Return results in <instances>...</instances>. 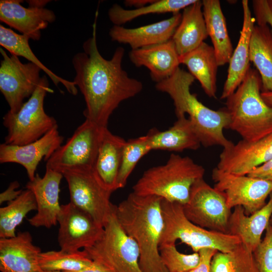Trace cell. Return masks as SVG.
<instances>
[{
	"mask_svg": "<svg viewBox=\"0 0 272 272\" xmlns=\"http://www.w3.org/2000/svg\"><path fill=\"white\" fill-rule=\"evenodd\" d=\"M43 272H61V271H43Z\"/></svg>",
	"mask_w": 272,
	"mask_h": 272,
	"instance_id": "obj_48",
	"label": "cell"
},
{
	"mask_svg": "<svg viewBox=\"0 0 272 272\" xmlns=\"http://www.w3.org/2000/svg\"><path fill=\"white\" fill-rule=\"evenodd\" d=\"M212 179L214 188L225 197L228 208L231 210L242 207L246 215H251L266 204V200L272 192V182L248 175H236L215 168Z\"/></svg>",
	"mask_w": 272,
	"mask_h": 272,
	"instance_id": "obj_11",
	"label": "cell"
},
{
	"mask_svg": "<svg viewBox=\"0 0 272 272\" xmlns=\"http://www.w3.org/2000/svg\"><path fill=\"white\" fill-rule=\"evenodd\" d=\"M196 0H155L151 4L138 9H124L117 4H114L108 10L110 21L116 26H121L139 17L150 14L179 13L181 10L192 4Z\"/></svg>",
	"mask_w": 272,
	"mask_h": 272,
	"instance_id": "obj_31",
	"label": "cell"
},
{
	"mask_svg": "<svg viewBox=\"0 0 272 272\" xmlns=\"http://www.w3.org/2000/svg\"><path fill=\"white\" fill-rule=\"evenodd\" d=\"M96 22L91 37L83 44V52L74 55L76 72L73 81L82 94L86 104V119L107 127L110 116L123 101L140 93L142 83L130 78L122 67L124 49L117 47L111 59L104 58L97 45Z\"/></svg>",
	"mask_w": 272,
	"mask_h": 272,
	"instance_id": "obj_1",
	"label": "cell"
},
{
	"mask_svg": "<svg viewBox=\"0 0 272 272\" xmlns=\"http://www.w3.org/2000/svg\"><path fill=\"white\" fill-rule=\"evenodd\" d=\"M159 252L162 262L169 272H188L195 268L200 261L198 252L181 253L175 244L161 245Z\"/></svg>",
	"mask_w": 272,
	"mask_h": 272,
	"instance_id": "obj_36",
	"label": "cell"
},
{
	"mask_svg": "<svg viewBox=\"0 0 272 272\" xmlns=\"http://www.w3.org/2000/svg\"><path fill=\"white\" fill-rule=\"evenodd\" d=\"M105 127L86 119L46 161V168L64 170L93 169Z\"/></svg>",
	"mask_w": 272,
	"mask_h": 272,
	"instance_id": "obj_9",
	"label": "cell"
},
{
	"mask_svg": "<svg viewBox=\"0 0 272 272\" xmlns=\"http://www.w3.org/2000/svg\"><path fill=\"white\" fill-rule=\"evenodd\" d=\"M57 223L58 243L60 250L67 252L89 247L103 230L89 214L70 202L61 205Z\"/></svg>",
	"mask_w": 272,
	"mask_h": 272,
	"instance_id": "obj_14",
	"label": "cell"
},
{
	"mask_svg": "<svg viewBox=\"0 0 272 272\" xmlns=\"http://www.w3.org/2000/svg\"><path fill=\"white\" fill-rule=\"evenodd\" d=\"M37 210V204L33 192L29 189L23 190L15 199L0 208V238H11L16 234L19 226L31 211Z\"/></svg>",
	"mask_w": 272,
	"mask_h": 272,
	"instance_id": "obj_32",
	"label": "cell"
},
{
	"mask_svg": "<svg viewBox=\"0 0 272 272\" xmlns=\"http://www.w3.org/2000/svg\"><path fill=\"white\" fill-rule=\"evenodd\" d=\"M270 221H271V222H270V224L272 225V217H271V219H270Z\"/></svg>",
	"mask_w": 272,
	"mask_h": 272,
	"instance_id": "obj_47",
	"label": "cell"
},
{
	"mask_svg": "<svg viewBox=\"0 0 272 272\" xmlns=\"http://www.w3.org/2000/svg\"><path fill=\"white\" fill-rule=\"evenodd\" d=\"M152 150L147 134L126 141L117 178L118 188H123L138 162Z\"/></svg>",
	"mask_w": 272,
	"mask_h": 272,
	"instance_id": "obj_35",
	"label": "cell"
},
{
	"mask_svg": "<svg viewBox=\"0 0 272 272\" xmlns=\"http://www.w3.org/2000/svg\"><path fill=\"white\" fill-rule=\"evenodd\" d=\"M267 3L268 7L269 8V9L272 13V0H267Z\"/></svg>",
	"mask_w": 272,
	"mask_h": 272,
	"instance_id": "obj_46",
	"label": "cell"
},
{
	"mask_svg": "<svg viewBox=\"0 0 272 272\" xmlns=\"http://www.w3.org/2000/svg\"><path fill=\"white\" fill-rule=\"evenodd\" d=\"M47 93H52L45 76L32 95L20 109L13 113L9 111L3 116V125L8 129L5 143L25 145L33 142L57 125L55 119L48 115L44 109V100Z\"/></svg>",
	"mask_w": 272,
	"mask_h": 272,
	"instance_id": "obj_7",
	"label": "cell"
},
{
	"mask_svg": "<svg viewBox=\"0 0 272 272\" xmlns=\"http://www.w3.org/2000/svg\"><path fill=\"white\" fill-rule=\"evenodd\" d=\"M155 0H125L124 4L125 6L128 7H134L135 9L140 8L151 4L155 2Z\"/></svg>",
	"mask_w": 272,
	"mask_h": 272,
	"instance_id": "obj_43",
	"label": "cell"
},
{
	"mask_svg": "<svg viewBox=\"0 0 272 272\" xmlns=\"http://www.w3.org/2000/svg\"><path fill=\"white\" fill-rule=\"evenodd\" d=\"M253 253L258 272H272V225L270 223L263 239Z\"/></svg>",
	"mask_w": 272,
	"mask_h": 272,
	"instance_id": "obj_37",
	"label": "cell"
},
{
	"mask_svg": "<svg viewBox=\"0 0 272 272\" xmlns=\"http://www.w3.org/2000/svg\"><path fill=\"white\" fill-rule=\"evenodd\" d=\"M22 2L21 0H1L0 20L30 39L38 40L41 30L55 20V15L45 8H25L21 5Z\"/></svg>",
	"mask_w": 272,
	"mask_h": 272,
	"instance_id": "obj_18",
	"label": "cell"
},
{
	"mask_svg": "<svg viewBox=\"0 0 272 272\" xmlns=\"http://www.w3.org/2000/svg\"><path fill=\"white\" fill-rule=\"evenodd\" d=\"M202 11L208 36L214 49L219 66L229 62L233 52L226 21L219 0H203Z\"/></svg>",
	"mask_w": 272,
	"mask_h": 272,
	"instance_id": "obj_27",
	"label": "cell"
},
{
	"mask_svg": "<svg viewBox=\"0 0 272 272\" xmlns=\"http://www.w3.org/2000/svg\"><path fill=\"white\" fill-rule=\"evenodd\" d=\"M181 18L182 14L179 12L167 19L135 28L114 25L109 35L112 41L128 44L131 50L137 49L171 40Z\"/></svg>",
	"mask_w": 272,
	"mask_h": 272,
	"instance_id": "obj_20",
	"label": "cell"
},
{
	"mask_svg": "<svg viewBox=\"0 0 272 272\" xmlns=\"http://www.w3.org/2000/svg\"><path fill=\"white\" fill-rule=\"evenodd\" d=\"M218 250L205 248L199 251L200 261L198 265L193 269L188 272H210V265L212 259Z\"/></svg>",
	"mask_w": 272,
	"mask_h": 272,
	"instance_id": "obj_39",
	"label": "cell"
},
{
	"mask_svg": "<svg viewBox=\"0 0 272 272\" xmlns=\"http://www.w3.org/2000/svg\"><path fill=\"white\" fill-rule=\"evenodd\" d=\"M252 4L257 25L267 24L272 31V13L268 7L267 0H254Z\"/></svg>",
	"mask_w": 272,
	"mask_h": 272,
	"instance_id": "obj_38",
	"label": "cell"
},
{
	"mask_svg": "<svg viewBox=\"0 0 272 272\" xmlns=\"http://www.w3.org/2000/svg\"><path fill=\"white\" fill-rule=\"evenodd\" d=\"M28 6L36 8H44L45 6L50 2L49 1L33 0L27 1Z\"/></svg>",
	"mask_w": 272,
	"mask_h": 272,
	"instance_id": "obj_44",
	"label": "cell"
},
{
	"mask_svg": "<svg viewBox=\"0 0 272 272\" xmlns=\"http://www.w3.org/2000/svg\"><path fill=\"white\" fill-rule=\"evenodd\" d=\"M179 58L180 64L187 66L207 95L215 98L219 65L213 47L203 42L197 48Z\"/></svg>",
	"mask_w": 272,
	"mask_h": 272,
	"instance_id": "obj_28",
	"label": "cell"
},
{
	"mask_svg": "<svg viewBox=\"0 0 272 272\" xmlns=\"http://www.w3.org/2000/svg\"><path fill=\"white\" fill-rule=\"evenodd\" d=\"M125 143L124 139L113 134L107 127L104 128L93 170L104 186L112 192L118 189L117 178Z\"/></svg>",
	"mask_w": 272,
	"mask_h": 272,
	"instance_id": "obj_25",
	"label": "cell"
},
{
	"mask_svg": "<svg viewBox=\"0 0 272 272\" xmlns=\"http://www.w3.org/2000/svg\"><path fill=\"white\" fill-rule=\"evenodd\" d=\"M210 272H258L253 252L241 243L228 252L217 251L213 256Z\"/></svg>",
	"mask_w": 272,
	"mask_h": 272,
	"instance_id": "obj_34",
	"label": "cell"
},
{
	"mask_svg": "<svg viewBox=\"0 0 272 272\" xmlns=\"http://www.w3.org/2000/svg\"><path fill=\"white\" fill-rule=\"evenodd\" d=\"M0 65V91L7 102L10 112L15 113L22 107L38 86L42 70L32 63H22L18 56L8 55L2 47Z\"/></svg>",
	"mask_w": 272,
	"mask_h": 272,
	"instance_id": "obj_13",
	"label": "cell"
},
{
	"mask_svg": "<svg viewBox=\"0 0 272 272\" xmlns=\"http://www.w3.org/2000/svg\"><path fill=\"white\" fill-rule=\"evenodd\" d=\"M20 184L17 181H14L10 184L8 187L0 194L1 205L4 202H10L17 198L22 193L23 190H16Z\"/></svg>",
	"mask_w": 272,
	"mask_h": 272,
	"instance_id": "obj_40",
	"label": "cell"
},
{
	"mask_svg": "<svg viewBox=\"0 0 272 272\" xmlns=\"http://www.w3.org/2000/svg\"><path fill=\"white\" fill-rule=\"evenodd\" d=\"M249 57L260 76L261 92H272V31L267 24L254 25Z\"/></svg>",
	"mask_w": 272,
	"mask_h": 272,
	"instance_id": "obj_29",
	"label": "cell"
},
{
	"mask_svg": "<svg viewBox=\"0 0 272 272\" xmlns=\"http://www.w3.org/2000/svg\"><path fill=\"white\" fill-rule=\"evenodd\" d=\"M195 80L189 72L179 67L168 79L156 83L155 87L168 94L173 101L177 118L189 115L201 145L205 147L220 146L223 148L232 142L223 133L230 123L225 108L214 110L200 102L195 94L190 92V86Z\"/></svg>",
	"mask_w": 272,
	"mask_h": 272,
	"instance_id": "obj_3",
	"label": "cell"
},
{
	"mask_svg": "<svg viewBox=\"0 0 272 272\" xmlns=\"http://www.w3.org/2000/svg\"><path fill=\"white\" fill-rule=\"evenodd\" d=\"M147 134L152 150L181 152L185 150H196L201 145L190 120L185 116L177 118L167 130L160 131L155 128H152Z\"/></svg>",
	"mask_w": 272,
	"mask_h": 272,
	"instance_id": "obj_26",
	"label": "cell"
},
{
	"mask_svg": "<svg viewBox=\"0 0 272 272\" xmlns=\"http://www.w3.org/2000/svg\"><path fill=\"white\" fill-rule=\"evenodd\" d=\"M243 24L238 44L229 62L228 75L220 98L226 99L233 93L250 68L249 50L255 20L252 17L247 0L242 1Z\"/></svg>",
	"mask_w": 272,
	"mask_h": 272,
	"instance_id": "obj_22",
	"label": "cell"
},
{
	"mask_svg": "<svg viewBox=\"0 0 272 272\" xmlns=\"http://www.w3.org/2000/svg\"><path fill=\"white\" fill-rule=\"evenodd\" d=\"M70 272H113L102 264L93 261L91 264L84 268L76 271Z\"/></svg>",
	"mask_w": 272,
	"mask_h": 272,
	"instance_id": "obj_42",
	"label": "cell"
},
{
	"mask_svg": "<svg viewBox=\"0 0 272 272\" xmlns=\"http://www.w3.org/2000/svg\"><path fill=\"white\" fill-rule=\"evenodd\" d=\"M30 38L19 34L11 29L0 25V45L11 54L22 56L30 62L39 66L50 78L53 84L57 86L62 84L67 91L73 95L78 94V90L73 81L64 79L53 73L41 62L33 52L29 44Z\"/></svg>",
	"mask_w": 272,
	"mask_h": 272,
	"instance_id": "obj_30",
	"label": "cell"
},
{
	"mask_svg": "<svg viewBox=\"0 0 272 272\" xmlns=\"http://www.w3.org/2000/svg\"><path fill=\"white\" fill-rule=\"evenodd\" d=\"M63 139L57 125L38 140L25 145L1 144L0 163H14L22 165L29 180H33L39 162L43 158L46 162L62 144Z\"/></svg>",
	"mask_w": 272,
	"mask_h": 272,
	"instance_id": "obj_16",
	"label": "cell"
},
{
	"mask_svg": "<svg viewBox=\"0 0 272 272\" xmlns=\"http://www.w3.org/2000/svg\"><path fill=\"white\" fill-rule=\"evenodd\" d=\"M63 177L61 173L46 168L42 177L36 173L34 179L26 184V189L33 192L37 204L36 214L28 219L31 226L50 228L57 224L61 209L60 184Z\"/></svg>",
	"mask_w": 272,
	"mask_h": 272,
	"instance_id": "obj_17",
	"label": "cell"
},
{
	"mask_svg": "<svg viewBox=\"0 0 272 272\" xmlns=\"http://www.w3.org/2000/svg\"><path fill=\"white\" fill-rule=\"evenodd\" d=\"M261 95L265 102L272 107V92H261Z\"/></svg>",
	"mask_w": 272,
	"mask_h": 272,
	"instance_id": "obj_45",
	"label": "cell"
},
{
	"mask_svg": "<svg viewBox=\"0 0 272 272\" xmlns=\"http://www.w3.org/2000/svg\"><path fill=\"white\" fill-rule=\"evenodd\" d=\"M93 260L84 250L67 252L59 250L41 252L39 263L43 271L70 272L80 270Z\"/></svg>",
	"mask_w": 272,
	"mask_h": 272,
	"instance_id": "obj_33",
	"label": "cell"
},
{
	"mask_svg": "<svg viewBox=\"0 0 272 272\" xmlns=\"http://www.w3.org/2000/svg\"><path fill=\"white\" fill-rule=\"evenodd\" d=\"M41 252L28 231L20 232L11 238H0V270L43 272L39 263Z\"/></svg>",
	"mask_w": 272,
	"mask_h": 272,
	"instance_id": "obj_19",
	"label": "cell"
},
{
	"mask_svg": "<svg viewBox=\"0 0 272 272\" xmlns=\"http://www.w3.org/2000/svg\"><path fill=\"white\" fill-rule=\"evenodd\" d=\"M161 211L164 227L160 246L175 244L180 240L194 252L205 248L228 252L241 243L235 235L208 230L194 224L186 217L180 203L162 199Z\"/></svg>",
	"mask_w": 272,
	"mask_h": 272,
	"instance_id": "obj_6",
	"label": "cell"
},
{
	"mask_svg": "<svg viewBox=\"0 0 272 272\" xmlns=\"http://www.w3.org/2000/svg\"><path fill=\"white\" fill-rule=\"evenodd\" d=\"M248 175L272 182V159L250 172Z\"/></svg>",
	"mask_w": 272,
	"mask_h": 272,
	"instance_id": "obj_41",
	"label": "cell"
},
{
	"mask_svg": "<svg viewBox=\"0 0 272 272\" xmlns=\"http://www.w3.org/2000/svg\"><path fill=\"white\" fill-rule=\"evenodd\" d=\"M208 36L202 1L196 0L183 9L181 22L171 39L181 57L197 48Z\"/></svg>",
	"mask_w": 272,
	"mask_h": 272,
	"instance_id": "obj_24",
	"label": "cell"
},
{
	"mask_svg": "<svg viewBox=\"0 0 272 272\" xmlns=\"http://www.w3.org/2000/svg\"><path fill=\"white\" fill-rule=\"evenodd\" d=\"M272 216V192L269 199L260 209L247 215L241 206L234 208L228 225V233L237 236L248 250L253 252L261 242L264 231Z\"/></svg>",
	"mask_w": 272,
	"mask_h": 272,
	"instance_id": "obj_23",
	"label": "cell"
},
{
	"mask_svg": "<svg viewBox=\"0 0 272 272\" xmlns=\"http://www.w3.org/2000/svg\"><path fill=\"white\" fill-rule=\"evenodd\" d=\"M205 169L189 157L172 153L164 165L146 170L132 187L138 195H155L182 205L189 199L192 186L203 178Z\"/></svg>",
	"mask_w": 272,
	"mask_h": 272,
	"instance_id": "obj_5",
	"label": "cell"
},
{
	"mask_svg": "<svg viewBox=\"0 0 272 272\" xmlns=\"http://www.w3.org/2000/svg\"><path fill=\"white\" fill-rule=\"evenodd\" d=\"M188 220L203 228L228 233L231 214L224 195L207 183L203 178L192 186L188 202L183 205Z\"/></svg>",
	"mask_w": 272,
	"mask_h": 272,
	"instance_id": "obj_12",
	"label": "cell"
},
{
	"mask_svg": "<svg viewBox=\"0 0 272 272\" xmlns=\"http://www.w3.org/2000/svg\"><path fill=\"white\" fill-rule=\"evenodd\" d=\"M131 62L137 67L145 66L151 79L159 83L171 76L179 67L180 58L172 39L129 52Z\"/></svg>",
	"mask_w": 272,
	"mask_h": 272,
	"instance_id": "obj_21",
	"label": "cell"
},
{
	"mask_svg": "<svg viewBox=\"0 0 272 272\" xmlns=\"http://www.w3.org/2000/svg\"><path fill=\"white\" fill-rule=\"evenodd\" d=\"M272 159V134L255 142L241 140L224 148L217 168L244 175Z\"/></svg>",
	"mask_w": 272,
	"mask_h": 272,
	"instance_id": "obj_15",
	"label": "cell"
},
{
	"mask_svg": "<svg viewBox=\"0 0 272 272\" xmlns=\"http://www.w3.org/2000/svg\"><path fill=\"white\" fill-rule=\"evenodd\" d=\"M261 92L260 76L250 67L235 91L226 99L228 128L243 140L255 142L272 134V107L265 102Z\"/></svg>",
	"mask_w": 272,
	"mask_h": 272,
	"instance_id": "obj_4",
	"label": "cell"
},
{
	"mask_svg": "<svg viewBox=\"0 0 272 272\" xmlns=\"http://www.w3.org/2000/svg\"><path fill=\"white\" fill-rule=\"evenodd\" d=\"M115 207V205L99 237L83 250L92 260L113 272H143L139 265L138 245L120 226Z\"/></svg>",
	"mask_w": 272,
	"mask_h": 272,
	"instance_id": "obj_8",
	"label": "cell"
},
{
	"mask_svg": "<svg viewBox=\"0 0 272 272\" xmlns=\"http://www.w3.org/2000/svg\"><path fill=\"white\" fill-rule=\"evenodd\" d=\"M162 198L138 195L131 192L115 207L117 220L125 233L137 243L143 272H169L159 252L164 227L161 211Z\"/></svg>",
	"mask_w": 272,
	"mask_h": 272,
	"instance_id": "obj_2",
	"label": "cell"
},
{
	"mask_svg": "<svg viewBox=\"0 0 272 272\" xmlns=\"http://www.w3.org/2000/svg\"><path fill=\"white\" fill-rule=\"evenodd\" d=\"M69 187L70 202L89 214L104 227L113 210V192L102 183L93 169H75L61 172Z\"/></svg>",
	"mask_w": 272,
	"mask_h": 272,
	"instance_id": "obj_10",
	"label": "cell"
}]
</instances>
